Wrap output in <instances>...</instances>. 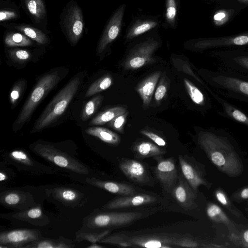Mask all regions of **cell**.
I'll use <instances>...</instances> for the list:
<instances>
[{
  "label": "cell",
  "instance_id": "obj_1",
  "mask_svg": "<svg viewBox=\"0 0 248 248\" xmlns=\"http://www.w3.org/2000/svg\"><path fill=\"white\" fill-rule=\"evenodd\" d=\"M197 140L212 163L220 171L231 177L242 173V162L232 138L226 130L217 127L200 129Z\"/></svg>",
  "mask_w": 248,
  "mask_h": 248
},
{
  "label": "cell",
  "instance_id": "obj_2",
  "mask_svg": "<svg viewBox=\"0 0 248 248\" xmlns=\"http://www.w3.org/2000/svg\"><path fill=\"white\" fill-rule=\"evenodd\" d=\"M199 73L203 81L218 93L248 105V75L223 68L201 69Z\"/></svg>",
  "mask_w": 248,
  "mask_h": 248
},
{
  "label": "cell",
  "instance_id": "obj_3",
  "mask_svg": "<svg viewBox=\"0 0 248 248\" xmlns=\"http://www.w3.org/2000/svg\"><path fill=\"white\" fill-rule=\"evenodd\" d=\"M80 82V78L76 77L67 83L46 106L34 124L31 133L47 127L63 113L78 92Z\"/></svg>",
  "mask_w": 248,
  "mask_h": 248
},
{
  "label": "cell",
  "instance_id": "obj_4",
  "mask_svg": "<svg viewBox=\"0 0 248 248\" xmlns=\"http://www.w3.org/2000/svg\"><path fill=\"white\" fill-rule=\"evenodd\" d=\"M140 212H94L85 217L80 231L99 232L128 225L140 218Z\"/></svg>",
  "mask_w": 248,
  "mask_h": 248
},
{
  "label": "cell",
  "instance_id": "obj_5",
  "mask_svg": "<svg viewBox=\"0 0 248 248\" xmlns=\"http://www.w3.org/2000/svg\"><path fill=\"white\" fill-rule=\"evenodd\" d=\"M61 80L57 71L47 74L37 83L23 105L13 127L15 131L20 129L30 119L37 106Z\"/></svg>",
  "mask_w": 248,
  "mask_h": 248
},
{
  "label": "cell",
  "instance_id": "obj_6",
  "mask_svg": "<svg viewBox=\"0 0 248 248\" xmlns=\"http://www.w3.org/2000/svg\"><path fill=\"white\" fill-rule=\"evenodd\" d=\"M36 155L58 167L79 174L87 175L88 168L66 153L46 143L35 142L30 146Z\"/></svg>",
  "mask_w": 248,
  "mask_h": 248
},
{
  "label": "cell",
  "instance_id": "obj_7",
  "mask_svg": "<svg viewBox=\"0 0 248 248\" xmlns=\"http://www.w3.org/2000/svg\"><path fill=\"white\" fill-rule=\"evenodd\" d=\"M179 237L169 235H149L128 237L124 234L107 235L99 243L125 247H146L150 248H170L176 246Z\"/></svg>",
  "mask_w": 248,
  "mask_h": 248
},
{
  "label": "cell",
  "instance_id": "obj_8",
  "mask_svg": "<svg viewBox=\"0 0 248 248\" xmlns=\"http://www.w3.org/2000/svg\"><path fill=\"white\" fill-rule=\"evenodd\" d=\"M60 19L62 32L69 43L75 46L82 37L85 28L82 10L76 1L71 0L66 4Z\"/></svg>",
  "mask_w": 248,
  "mask_h": 248
},
{
  "label": "cell",
  "instance_id": "obj_9",
  "mask_svg": "<svg viewBox=\"0 0 248 248\" xmlns=\"http://www.w3.org/2000/svg\"><path fill=\"white\" fill-rule=\"evenodd\" d=\"M159 43L149 39L135 46L123 62L125 69L135 70L155 62L153 54L159 46Z\"/></svg>",
  "mask_w": 248,
  "mask_h": 248
},
{
  "label": "cell",
  "instance_id": "obj_10",
  "mask_svg": "<svg viewBox=\"0 0 248 248\" xmlns=\"http://www.w3.org/2000/svg\"><path fill=\"white\" fill-rule=\"evenodd\" d=\"M5 160L18 170L34 174H53L55 170L52 167L42 164L23 150H15L4 157Z\"/></svg>",
  "mask_w": 248,
  "mask_h": 248
},
{
  "label": "cell",
  "instance_id": "obj_11",
  "mask_svg": "<svg viewBox=\"0 0 248 248\" xmlns=\"http://www.w3.org/2000/svg\"><path fill=\"white\" fill-rule=\"evenodd\" d=\"M37 229H22L1 232L0 248H25L28 245L43 238Z\"/></svg>",
  "mask_w": 248,
  "mask_h": 248
},
{
  "label": "cell",
  "instance_id": "obj_12",
  "mask_svg": "<svg viewBox=\"0 0 248 248\" xmlns=\"http://www.w3.org/2000/svg\"><path fill=\"white\" fill-rule=\"evenodd\" d=\"M0 203L4 207L23 211L38 204L29 192L19 190H7L0 193Z\"/></svg>",
  "mask_w": 248,
  "mask_h": 248
},
{
  "label": "cell",
  "instance_id": "obj_13",
  "mask_svg": "<svg viewBox=\"0 0 248 248\" xmlns=\"http://www.w3.org/2000/svg\"><path fill=\"white\" fill-rule=\"evenodd\" d=\"M124 9L125 5H121L108 21L97 46L98 54L102 53L118 36L122 28Z\"/></svg>",
  "mask_w": 248,
  "mask_h": 248
},
{
  "label": "cell",
  "instance_id": "obj_14",
  "mask_svg": "<svg viewBox=\"0 0 248 248\" xmlns=\"http://www.w3.org/2000/svg\"><path fill=\"white\" fill-rule=\"evenodd\" d=\"M214 56L222 68L248 75V52H216Z\"/></svg>",
  "mask_w": 248,
  "mask_h": 248
},
{
  "label": "cell",
  "instance_id": "obj_15",
  "mask_svg": "<svg viewBox=\"0 0 248 248\" xmlns=\"http://www.w3.org/2000/svg\"><path fill=\"white\" fill-rule=\"evenodd\" d=\"M157 159V164L155 169L156 176L164 189L171 193L179 176L174 159L160 157Z\"/></svg>",
  "mask_w": 248,
  "mask_h": 248
},
{
  "label": "cell",
  "instance_id": "obj_16",
  "mask_svg": "<svg viewBox=\"0 0 248 248\" xmlns=\"http://www.w3.org/2000/svg\"><path fill=\"white\" fill-rule=\"evenodd\" d=\"M170 193L179 204L185 210H192L197 207L195 202V192L183 174L179 175L177 181Z\"/></svg>",
  "mask_w": 248,
  "mask_h": 248
},
{
  "label": "cell",
  "instance_id": "obj_17",
  "mask_svg": "<svg viewBox=\"0 0 248 248\" xmlns=\"http://www.w3.org/2000/svg\"><path fill=\"white\" fill-rule=\"evenodd\" d=\"M21 5L32 22L46 30L47 10L44 0H21Z\"/></svg>",
  "mask_w": 248,
  "mask_h": 248
},
{
  "label": "cell",
  "instance_id": "obj_18",
  "mask_svg": "<svg viewBox=\"0 0 248 248\" xmlns=\"http://www.w3.org/2000/svg\"><path fill=\"white\" fill-rule=\"evenodd\" d=\"M155 197L147 194L124 196L108 202L103 206L104 210H113L138 206L155 202Z\"/></svg>",
  "mask_w": 248,
  "mask_h": 248
},
{
  "label": "cell",
  "instance_id": "obj_19",
  "mask_svg": "<svg viewBox=\"0 0 248 248\" xmlns=\"http://www.w3.org/2000/svg\"><path fill=\"white\" fill-rule=\"evenodd\" d=\"M248 45V33L238 36L203 40L196 43L194 47L199 50Z\"/></svg>",
  "mask_w": 248,
  "mask_h": 248
},
{
  "label": "cell",
  "instance_id": "obj_20",
  "mask_svg": "<svg viewBox=\"0 0 248 248\" xmlns=\"http://www.w3.org/2000/svg\"><path fill=\"white\" fill-rule=\"evenodd\" d=\"M211 96L220 105L221 111H218V115L235 122L241 124L248 127V115L241 109L230 103L214 92Z\"/></svg>",
  "mask_w": 248,
  "mask_h": 248
},
{
  "label": "cell",
  "instance_id": "obj_21",
  "mask_svg": "<svg viewBox=\"0 0 248 248\" xmlns=\"http://www.w3.org/2000/svg\"><path fill=\"white\" fill-rule=\"evenodd\" d=\"M119 166L121 171L129 179L138 183L147 181V171L140 162L133 159L123 158L119 161Z\"/></svg>",
  "mask_w": 248,
  "mask_h": 248
},
{
  "label": "cell",
  "instance_id": "obj_22",
  "mask_svg": "<svg viewBox=\"0 0 248 248\" xmlns=\"http://www.w3.org/2000/svg\"><path fill=\"white\" fill-rule=\"evenodd\" d=\"M10 217L35 226H44L50 222L49 218L44 213L41 206L39 204L25 210L12 213Z\"/></svg>",
  "mask_w": 248,
  "mask_h": 248
},
{
  "label": "cell",
  "instance_id": "obj_23",
  "mask_svg": "<svg viewBox=\"0 0 248 248\" xmlns=\"http://www.w3.org/2000/svg\"><path fill=\"white\" fill-rule=\"evenodd\" d=\"M47 193L65 205H78L84 198V195L70 187L58 186L47 190Z\"/></svg>",
  "mask_w": 248,
  "mask_h": 248
},
{
  "label": "cell",
  "instance_id": "obj_24",
  "mask_svg": "<svg viewBox=\"0 0 248 248\" xmlns=\"http://www.w3.org/2000/svg\"><path fill=\"white\" fill-rule=\"evenodd\" d=\"M85 181L89 185L115 194L128 196L136 193L135 188L128 184L101 180L94 177L87 178Z\"/></svg>",
  "mask_w": 248,
  "mask_h": 248
},
{
  "label": "cell",
  "instance_id": "obj_25",
  "mask_svg": "<svg viewBox=\"0 0 248 248\" xmlns=\"http://www.w3.org/2000/svg\"><path fill=\"white\" fill-rule=\"evenodd\" d=\"M161 73V71H158L151 74L137 87V92L140 96L145 108H147L151 103Z\"/></svg>",
  "mask_w": 248,
  "mask_h": 248
},
{
  "label": "cell",
  "instance_id": "obj_26",
  "mask_svg": "<svg viewBox=\"0 0 248 248\" xmlns=\"http://www.w3.org/2000/svg\"><path fill=\"white\" fill-rule=\"evenodd\" d=\"M9 30L20 32L40 45L47 44L49 42L47 35L40 29L27 24L3 25Z\"/></svg>",
  "mask_w": 248,
  "mask_h": 248
},
{
  "label": "cell",
  "instance_id": "obj_27",
  "mask_svg": "<svg viewBox=\"0 0 248 248\" xmlns=\"http://www.w3.org/2000/svg\"><path fill=\"white\" fill-rule=\"evenodd\" d=\"M178 160L182 174L195 192L200 186L206 185L200 173L184 156L179 155Z\"/></svg>",
  "mask_w": 248,
  "mask_h": 248
},
{
  "label": "cell",
  "instance_id": "obj_28",
  "mask_svg": "<svg viewBox=\"0 0 248 248\" xmlns=\"http://www.w3.org/2000/svg\"><path fill=\"white\" fill-rule=\"evenodd\" d=\"M184 82L186 90L193 103L205 109L211 107L210 99L206 94V91H202L187 78L184 79Z\"/></svg>",
  "mask_w": 248,
  "mask_h": 248
},
{
  "label": "cell",
  "instance_id": "obj_29",
  "mask_svg": "<svg viewBox=\"0 0 248 248\" xmlns=\"http://www.w3.org/2000/svg\"><path fill=\"white\" fill-rule=\"evenodd\" d=\"M34 42L23 33L13 30L8 29L3 37V43L8 47L32 46Z\"/></svg>",
  "mask_w": 248,
  "mask_h": 248
},
{
  "label": "cell",
  "instance_id": "obj_30",
  "mask_svg": "<svg viewBox=\"0 0 248 248\" xmlns=\"http://www.w3.org/2000/svg\"><path fill=\"white\" fill-rule=\"evenodd\" d=\"M133 151L138 158H144L157 156L164 154L166 151L155 145L148 141H142L136 144Z\"/></svg>",
  "mask_w": 248,
  "mask_h": 248
},
{
  "label": "cell",
  "instance_id": "obj_31",
  "mask_svg": "<svg viewBox=\"0 0 248 248\" xmlns=\"http://www.w3.org/2000/svg\"><path fill=\"white\" fill-rule=\"evenodd\" d=\"M86 132L110 145H118L121 142V138L117 134L106 128L91 127L87 128Z\"/></svg>",
  "mask_w": 248,
  "mask_h": 248
},
{
  "label": "cell",
  "instance_id": "obj_32",
  "mask_svg": "<svg viewBox=\"0 0 248 248\" xmlns=\"http://www.w3.org/2000/svg\"><path fill=\"white\" fill-rule=\"evenodd\" d=\"M76 247L70 240L63 237L58 239H44V238L33 242L25 248H73Z\"/></svg>",
  "mask_w": 248,
  "mask_h": 248
},
{
  "label": "cell",
  "instance_id": "obj_33",
  "mask_svg": "<svg viewBox=\"0 0 248 248\" xmlns=\"http://www.w3.org/2000/svg\"><path fill=\"white\" fill-rule=\"evenodd\" d=\"M0 21L3 22L17 20L20 17V10L14 2L10 0H0Z\"/></svg>",
  "mask_w": 248,
  "mask_h": 248
},
{
  "label": "cell",
  "instance_id": "obj_34",
  "mask_svg": "<svg viewBox=\"0 0 248 248\" xmlns=\"http://www.w3.org/2000/svg\"><path fill=\"white\" fill-rule=\"evenodd\" d=\"M127 112L125 108L116 106L108 108L99 113L90 122V125H103L114 119L117 116Z\"/></svg>",
  "mask_w": 248,
  "mask_h": 248
},
{
  "label": "cell",
  "instance_id": "obj_35",
  "mask_svg": "<svg viewBox=\"0 0 248 248\" xmlns=\"http://www.w3.org/2000/svg\"><path fill=\"white\" fill-rule=\"evenodd\" d=\"M110 232L109 229L99 232L80 231L76 234L75 242H80L83 241L89 242L91 243H98Z\"/></svg>",
  "mask_w": 248,
  "mask_h": 248
},
{
  "label": "cell",
  "instance_id": "obj_36",
  "mask_svg": "<svg viewBox=\"0 0 248 248\" xmlns=\"http://www.w3.org/2000/svg\"><path fill=\"white\" fill-rule=\"evenodd\" d=\"M112 78L110 75H106L93 82L88 88L85 93L86 97H89L102 92L111 86Z\"/></svg>",
  "mask_w": 248,
  "mask_h": 248
},
{
  "label": "cell",
  "instance_id": "obj_37",
  "mask_svg": "<svg viewBox=\"0 0 248 248\" xmlns=\"http://www.w3.org/2000/svg\"><path fill=\"white\" fill-rule=\"evenodd\" d=\"M104 97L98 95L92 98L85 105L81 113L80 118L85 121L88 120L97 110L101 105Z\"/></svg>",
  "mask_w": 248,
  "mask_h": 248
},
{
  "label": "cell",
  "instance_id": "obj_38",
  "mask_svg": "<svg viewBox=\"0 0 248 248\" xmlns=\"http://www.w3.org/2000/svg\"><path fill=\"white\" fill-rule=\"evenodd\" d=\"M206 214L214 221L228 223L229 219L222 209L217 205L211 203L207 207Z\"/></svg>",
  "mask_w": 248,
  "mask_h": 248
},
{
  "label": "cell",
  "instance_id": "obj_39",
  "mask_svg": "<svg viewBox=\"0 0 248 248\" xmlns=\"http://www.w3.org/2000/svg\"><path fill=\"white\" fill-rule=\"evenodd\" d=\"M157 23L154 21H145L136 24L128 32L127 38L131 39L155 27Z\"/></svg>",
  "mask_w": 248,
  "mask_h": 248
},
{
  "label": "cell",
  "instance_id": "obj_40",
  "mask_svg": "<svg viewBox=\"0 0 248 248\" xmlns=\"http://www.w3.org/2000/svg\"><path fill=\"white\" fill-rule=\"evenodd\" d=\"M7 52L9 57L15 62H26L31 58V52L26 49L13 48L8 50Z\"/></svg>",
  "mask_w": 248,
  "mask_h": 248
},
{
  "label": "cell",
  "instance_id": "obj_41",
  "mask_svg": "<svg viewBox=\"0 0 248 248\" xmlns=\"http://www.w3.org/2000/svg\"><path fill=\"white\" fill-rule=\"evenodd\" d=\"M26 81L22 79L17 81L13 86L10 94V100L12 106L17 105L25 88Z\"/></svg>",
  "mask_w": 248,
  "mask_h": 248
},
{
  "label": "cell",
  "instance_id": "obj_42",
  "mask_svg": "<svg viewBox=\"0 0 248 248\" xmlns=\"http://www.w3.org/2000/svg\"><path fill=\"white\" fill-rule=\"evenodd\" d=\"M168 88V83H167L166 76L164 75L160 79L155 93L154 98L156 103H159L166 96Z\"/></svg>",
  "mask_w": 248,
  "mask_h": 248
},
{
  "label": "cell",
  "instance_id": "obj_43",
  "mask_svg": "<svg viewBox=\"0 0 248 248\" xmlns=\"http://www.w3.org/2000/svg\"><path fill=\"white\" fill-rule=\"evenodd\" d=\"M128 112L121 114L108 123V125L120 133L124 132V127L125 124Z\"/></svg>",
  "mask_w": 248,
  "mask_h": 248
},
{
  "label": "cell",
  "instance_id": "obj_44",
  "mask_svg": "<svg viewBox=\"0 0 248 248\" xmlns=\"http://www.w3.org/2000/svg\"><path fill=\"white\" fill-rule=\"evenodd\" d=\"M176 14V5L175 0H167L166 17L170 23H173Z\"/></svg>",
  "mask_w": 248,
  "mask_h": 248
},
{
  "label": "cell",
  "instance_id": "obj_45",
  "mask_svg": "<svg viewBox=\"0 0 248 248\" xmlns=\"http://www.w3.org/2000/svg\"><path fill=\"white\" fill-rule=\"evenodd\" d=\"M140 132L142 134L145 135L151 139L158 146H165L166 145V141L162 137L156 134L155 133L144 129L141 130Z\"/></svg>",
  "mask_w": 248,
  "mask_h": 248
},
{
  "label": "cell",
  "instance_id": "obj_46",
  "mask_svg": "<svg viewBox=\"0 0 248 248\" xmlns=\"http://www.w3.org/2000/svg\"><path fill=\"white\" fill-rule=\"evenodd\" d=\"M176 246L187 248H197L199 244L189 237H179L177 241Z\"/></svg>",
  "mask_w": 248,
  "mask_h": 248
},
{
  "label": "cell",
  "instance_id": "obj_47",
  "mask_svg": "<svg viewBox=\"0 0 248 248\" xmlns=\"http://www.w3.org/2000/svg\"><path fill=\"white\" fill-rule=\"evenodd\" d=\"M228 19V15L225 11L217 12L213 17L214 22L217 25H220L225 23Z\"/></svg>",
  "mask_w": 248,
  "mask_h": 248
},
{
  "label": "cell",
  "instance_id": "obj_48",
  "mask_svg": "<svg viewBox=\"0 0 248 248\" xmlns=\"http://www.w3.org/2000/svg\"><path fill=\"white\" fill-rule=\"evenodd\" d=\"M216 197L217 200L222 205L227 206L228 201L226 195L220 190H217L216 192Z\"/></svg>",
  "mask_w": 248,
  "mask_h": 248
},
{
  "label": "cell",
  "instance_id": "obj_49",
  "mask_svg": "<svg viewBox=\"0 0 248 248\" xmlns=\"http://www.w3.org/2000/svg\"><path fill=\"white\" fill-rule=\"evenodd\" d=\"M8 178V176L7 175V173L1 169L0 172V181L3 182L6 180H7Z\"/></svg>",
  "mask_w": 248,
  "mask_h": 248
},
{
  "label": "cell",
  "instance_id": "obj_50",
  "mask_svg": "<svg viewBox=\"0 0 248 248\" xmlns=\"http://www.w3.org/2000/svg\"><path fill=\"white\" fill-rule=\"evenodd\" d=\"M240 196L244 199H248V187L245 188L242 190Z\"/></svg>",
  "mask_w": 248,
  "mask_h": 248
},
{
  "label": "cell",
  "instance_id": "obj_51",
  "mask_svg": "<svg viewBox=\"0 0 248 248\" xmlns=\"http://www.w3.org/2000/svg\"><path fill=\"white\" fill-rule=\"evenodd\" d=\"M87 248H103L104 246H101L97 243H91V245L87 247Z\"/></svg>",
  "mask_w": 248,
  "mask_h": 248
},
{
  "label": "cell",
  "instance_id": "obj_52",
  "mask_svg": "<svg viewBox=\"0 0 248 248\" xmlns=\"http://www.w3.org/2000/svg\"><path fill=\"white\" fill-rule=\"evenodd\" d=\"M243 240L248 245V230L245 231L243 234Z\"/></svg>",
  "mask_w": 248,
  "mask_h": 248
},
{
  "label": "cell",
  "instance_id": "obj_53",
  "mask_svg": "<svg viewBox=\"0 0 248 248\" xmlns=\"http://www.w3.org/2000/svg\"><path fill=\"white\" fill-rule=\"evenodd\" d=\"M242 1L244 2L248 3V0H242Z\"/></svg>",
  "mask_w": 248,
  "mask_h": 248
},
{
  "label": "cell",
  "instance_id": "obj_54",
  "mask_svg": "<svg viewBox=\"0 0 248 248\" xmlns=\"http://www.w3.org/2000/svg\"><path fill=\"white\" fill-rule=\"evenodd\" d=\"M240 1H242V0H238Z\"/></svg>",
  "mask_w": 248,
  "mask_h": 248
}]
</instances>
